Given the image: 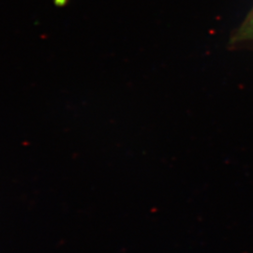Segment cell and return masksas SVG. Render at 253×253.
Returning <instances> with one entry per match:
<instances>
[{"label":"cell","instance_id":"obj_1","mask_svg":"<svg viewBox=\"0 0 253 253\" xmlns=\"http://www.w3.org/2000/svg\"><path fill=\"white\" fill-rule=\"evenodd\" d=\"M253 43V7L231 37V45Z\"/></svg>","mask_w":253,"mask_h":253}]
</instances>
